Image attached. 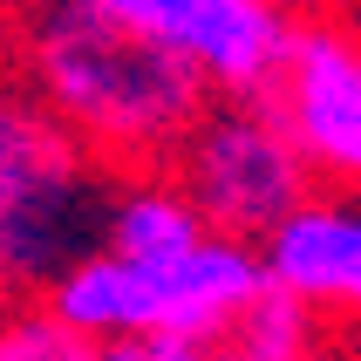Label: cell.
<instances>
[{
    "label": "cell",
    "instance_id": "1",
    "mask_svg": "<svg viewBox=\"0 0 361 361\" xmlns=\"http://www.w3.org/2000/svg\"><path fill=\"white\" fill-rule=\"evenodd\" d=\"M27 82L75 123V137L116 171L171 164L212 109V75L157 35L130 27L102 0H48L20 35Z\"/></svg>",
    "mask_w": 361,
    "mask_h": 361
},
{
    "label": "cell",
    "instance_id": "2",
    "mask_svg": "<svg viewBox=\"0 0 361 361\" xmlns=\"http://www.w3.org/2000/svg\"><path fill=\"white\" fill-rule=\"evenodd\" d=\"M259 286H266L259 239L204 232L198 245H184L171 259H130L116 245H102L41 293L75 334L96 341V355L204 361L232 355V321Z\"/></svg>",
    "mask_w": 361,
    "mask_h": 361
},
{
    "label": "cell",
    "instance_id": "3",
    "mask_svg": "<svg viewBox=\"0 0 361 361\" xmlns=\"http://www.w3.org/2000/svg\"><path fill=\"white\" fill-rule=\"evenodd\" d=\"M116 184V164L96 157L35 82H0V245L20 286L41 293L109 245Z\"/></svg>",
    "mask_w": 361,
    "mask_h": 361
},
{
    "label": "cell",
    "instance_id": "4",
    "mask_svg": "<svg viewBox=\"0 0 361 361\" xmlns=\"http://www.w3.org/2000/svg\"><path fill=\"white\" fill-rule=\"evenodd\" d=\"M171 171L198 198L212 232L266 239L293 204L321 184L314 157L300 150L293 123L273 109V96H225L198 116V130L178 143Z\"/></svg>",
    "mask_w": 361,
    "mask_h": 361
},
{
    "label": "cell",
    "instance_id": "5",
    "mask_svg": "<svg viewBox=\"0 0 361 361\" xmlns=\"http://www.w3.org/2000/svg\"><path fill=\"white\" fill-rule=\"evenodd\" d=\"M102 7L191 55L219 96H273L300 27L280 0H102Z\"/></svg>",
    "mask_w": 361,
    "mask_h": 361
},
{
    "label": "cell",
    "instance_id": "6",
    "mask_svg": "<svg viewBox=\"0 0 361 361\" xmlns=\"http://www.w3.org/2000/svg\"><path fill=\"white\" fill-rule=\"evenodd\" d=\"M273 109L327 184L361 198V35L341 20H300L273 82Z\"/></svg>",
    "mask_w": 361,
    "mask_h": 361
},
{
    "label": "cell",
    "instance_id": "7",
    "mask_svg": "<svg viewBox=\"0 0 361 361\" xmlns=\"http://www.w3.org/2000/svg\"><path fill=\"white\" fill-rule=\"evenodd\" d=\"M266 280L293 286L307 300L334 314V321H361V198L355 191H307L273 232L259 239Z\"/></svg>",
    "mask_w": 361,
    "mask_h": 361
},
{
    "label": "cell",
    "instance_id": "8",
    "mask_svg": "<svg viewBox=\"0 0 361 361\" xmlns=\"http://www.w3.org/2000/svg\"><path fill=\"white\" fill-rule=\"evenodd\" d=\"M212 232V219L198 212V198L184 191V178H123L116 184V212H109V245L130 259H171L184 245H198Z\"/></svg>",
    "mask_w": 361,
    "mask_h": 361
},
{
    "label": "cell",
    "instance_id": "9",
    "mask_svg": "<svg viewBox=\"0 0 361 361\" xmlns=\"http://www.w3.org/2000/svg\"><path fill=\"white\" fill-rule=\"evenodd\" d=\"M321 327H327V314L307 293L266 280L239 307V321H232V355H245V361H307V355H321V341H327Z\"/></svg>",
    "mask_w": 361,
    "mask_h": 361
},
{
    "label": "cell",
    "instance_id": "10",
    "mask_svg": "<svg viewBox=\"0 0 361 361\" xmlns=\"http://www.w3.org/2000/svg\"><path fill=\"white\" fill-rule=\"evenodd\" d=\"M96 341L75 334V327L55 314V300H7L0 307V361H89Z\"/></svg>",
    "mask_w": 361,
    "mask_h": 361
},
{
    "label": "cell",
    "instance_id": "11",
    "mask_svg": "<svg viewBox=\"0 0 361 361\" xmlns=\"http://www.w3.org/2000/svg\"><path fill=\"white\" fill-rule=\"evenodd\" d=\"M20 293V280H14V259H7V245H0V307Z\"/></svg>",
    "mask_w": 361,
    "mask_h": 361
},
{
    "label": "cell",
    "instance_id": "12",
    "mask_svg": "<svg viewBox=\"0 0 361 361\" xmlns=\"http://www.w3.org/2000/svg\"><path fill=\"white\" fill-rule=\"evenodd\" d=\"M35 7H48V0H0V14H20V20L35 14Z\"/></svg>",
    "mask_w": 361,
    "mask_h": 361
}]
</instances>
